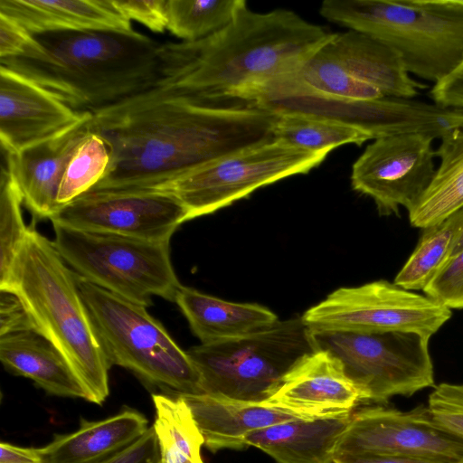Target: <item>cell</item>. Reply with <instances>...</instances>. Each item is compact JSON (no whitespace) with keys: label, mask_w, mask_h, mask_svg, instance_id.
<instances>
[{"label":"cell","mask_w":463,"mask_h":463,"mask_svg":"<svg viewBox=\"0 0 463 463\" xmlns=\"http://www.w3.org/2000/svg\"><path fill=\"white\" fill-rule=\"evenodd\" d=\"M275 114L273 138L306 151L329 154L340 146L362 145L373 139L367 132L337 120L297 113Z\"/></svg>","instance_id":"cell-28"},{"label":"cell","mask_w":463,"mask_h":463,"mask_svg":"<svg viewBox=\"0 0 463 463\" xmlns=\"http://www.w3.org/2000/svg\"><path fill=\"white\" fill-rule=\"evenodd\" d=\"M326 45L352 76L383 96L413 99L428 87L410 76L398 52L373 36L348 30L333 33Z\"/></svg>","instance_id":"cell-20"},{"label":"cell","mask_w":463,"mask_h":463,"mask_svg":"<svg viewBox=\"0 0 463 463\" xmlns=\"http://www.w3.org/2000/svg\"><path fill=\"white\" fill-rule=\"evenodd\" d=\"M156 420L153 425L161 463H203V438L193 413L180 394L152 395Z\"/></svg>","instance_id":"cell-26"},{"label":"cell","mask_w":463,"mask_h":463,"mask_svg":"<svg viewBox=\"0 0 463 463\" xmlns=\"http://www.w3.org/2000/svg\"><path fill=\"white\" fill-rule=\"evenodd\" d=\"M0 290L14 293L34 329L63 355L87 401L102 404L111 366L80 295L76 273L53 241L30 226Z\"/></svg>","instance_id":"cell-4"},{"label":"cell","mask_w":463,"mask_h":463,"mask_svg":"<svg viewBox=\"0 0 463 463\" xmlns=\"http://www.w3.org/2000/svg\"><path fill=\"white\" fill-rule=\"evenodd\" d=\"M167 0H113L116 8L129 21H137L155 33L166 30Z\"/></svg>","instance_id":"cell-34"},{"label":"cell","mask_w":463,"mask_h":463,"mask_svg":"<svg viewBox=\"0 0 463 463\" xmlns=\"http://www.w3.org/2000/svg\"><path fill=\"white\" fill-rule=\"evenodd\" d=\"M91 463H161L157 439L153 427L125 448Z\"/></svg>","instance_id":"cell-35"},{"label":"cell","mask_w":463,"mask_h":463,"mask_svg":"<svg viewBox=\"0 0 463 463\" xmlns=\"http://www.w3.org/2000/svg\"><path fill=\"white\" fill-rule=\"evenodd\" d=\"M334 463H444L435 460L401 456V455H360L336 456Z\"/></svg>","instance_id":"cell-40"},{"label":"cell","mask_w":463,"mask_h":463,"mask_svg":"<svg viewBox=\"0 0 463 463\" xmlns=\"http://www.w3.org/2000/svg\"><path fill=\"white\" fill-rule=\"evenodd\" d=\"M433 140L422 134L374 139L353 164V189L371 197L380 215H399L401 207L410 212L436 171Z\"/></svg>","instance_id":"cell-14"},{"label":"cell","mask_w":463,"mask_h":463,"mask_svg":"<svg viewBox=\"0 0 463 463\" xmlns=\"http://www.w3.org/2000/svg\"><path fill=\"white\" fill-rule=\"evenodd\" d=\"M91 120L92 112L85 111L80 120L54 136L6 154L7 168L35 219H50L60 209V184L74 151L90 132Z\"/></svg>","instance_id":"cell-17"},{"label":"cell","mask_w":463,"mask_h":463,"mask_svg":"<svg viewBox=\"0 0 463 463\" xmlns=\"http://www.w3.org/2000/svg\"><path fill=\"white\" fill-rule=\"evenodd\" d=\"M80 295L110 364L174 394H201L194 362L146 307L76 274Z\"/></svg>","instance_id":"cell-6"},{"label":"cell","mask_w":463,"mask_h":463,"mask_svg":"<svg viewBox=\"0 0 463 463\" xmlns=\"http://www.w3.org/2000/svg\"><path fill=\"white\" fill-rule=\"evenodd\" d=\"M435 154L439 165L422 196L408 212L413 227L437 224L463 207V129L444 136Z\"/></svg>","instance_id":"cell-25"},{"label":"cell","mask_w":463,"mask_h":463,"mask_svg":"<svg viewBox=\"0 0 463 463\" xmlns=\"http://www.w3.org/2000/svg\"><path fill=\"white\" fill-rule=\"evenodd\" d=\"M110 152L105 140L90 132L71 157L57 194L60 208L93 189L106 175Z\"/></svg>","instance_id":"cell-30"},{"label":"cell","mask_w":463,"mask_h":463,"mask_svg":"<svg viewBox=\"0 0 463 463\" xmlns=\"http://www.w3.org/2000/svg\"><path fill=\"white\" fill-rule=\"evenodd\" d=\"M244 0H167L166 30L182 42H196L230 24Z\"/></svg>","instance_id":"cell-29"},{"label":"cell","mask_w":463,"mask_h":463,"mask_svg":"<svg viewBox=\"0 0 463 463\" xmlns=\"http://www.w3.org/2000/svg\"><path fill=\"white\" fill-rule=\"evenodd\" d=\"M189 406L211 451L244 449L252 430L296 419H305L264 402H246L220 395L180 394Z\"/></svg>","instance_id":"cell-18"},{"label":"cell","mask_w":463,"mask_h":463,"mask_svg":"<svg viewBox=\"0 0 463 463\" xmlns=\"http://www.w3.org/2000/svg\"><path fill=\"white\" fill-rule=\"evenodd\" d=\"M77 111L25 77L0 66V141L15 154L81 118Z\"/></svg>","instance_id":"cell-16"},{"label":"cell","mask_w":463,"mask_h":463,"mask_svg":"<svg viewBox=\"0 0 463 463\" xmlns=\"http://www.w3.org/2000/svg\"><path fill=\"white\" fill-rule=\"evenodd\" d=\"M34 42L33 33L0 13V59L23 55Z\"/></svg>","instance_id":"cell-36"},{"label":"cell","mask_w":463,"mask_h":463,"mask_svg":"<svg viewBox=\"0 0 463 463\" xmlns=\"http://www.w3.org/2000/svg\"><path fill=\"white\" fill-rule=\"evenodd\" d=\"M23 55L4 66L50 91L77 111L95 112L155 88L161 43L138 33L109 30L33 33Z\"/></svg>","instance_id":"cell-3"},{"label":"cell","mask_w":463,"mask_h":463,"mask_svg":"<svg viewBox=\"0 0 463 463\" xmlns=\"http://www.w3.org/2000/svg\"><path fill=\"white\" fill-rule=\"evenodd\" d=\"M353 412L296 419L250 431L246 447H255L276 463H334L336 447Z\"/></svg>","instance_id":"cell-19"},{"label":"cell","mask_w":463,"mask_h":463,"mask_svg":"<svg viewBox=\"0 0 463 463\" xmlns=\"http://www.w3.org/2000/svg\"><path fill=\"white\" fill-rule=\"evenodd\" d=\"M310 330V329H309ZM317 349L335 356L357 387L361 402H386L433 387L430 338L415 332L312 331Z\"/></svg>","instance_id":"cell-10"},{"label":"cell","mask_w":463,"mask_h":463,"mask_svg":"<svg viewBox=\"0 0 463 463\" xmlns=\"http://www.w3.org/2000/svg\"><path fill=\"white\" fill-rule=\"evenodd\" d=\"M463 286V251L449 257L424 288L425 295L451 309Z\"/></svg>","instance_id":"cell-33"},{"label":"cell","mask_w":463,"mask_h":463,"mask_svg":"<svg viewBox=\"0 0 463 463\" xmlns=\"http://www.w3.org/2000/svg\"><path fill=\"white\" fill-rule=\"evenodd\" d=\"M463 227V207L442 222L423 229L421 237L394 284L407 290H423L449 258Z\"/></svg>","instance_id":"cell-27"},{"label":"cell","mask_w":463,"mask_h":463,"mask_svg":"<svg viewBox=\"0 0 463 463\" xmlns=\"http://www.w3.org/2000/svg\"><path fill=\"white\" fill-rule=\"evenodd\" d=\"M147 430L146 419L128 409L100 420H81L77 430L55 435L40 450L46 463H91L125 448Z\"/></svg>","instance_id":"cell-24"},{"label":"cell","mask_w":463,"mask_h":463,"mask_svg":"<svg viewBox=\"0 0 463 463\" xmlns=\"http://www.w3.org/2000/svg\"><path fill=\"white\" fill-rule=\"evenodd\" d=\"M319 14L384 43L434 84L463 61V0H326Z\"/></svg>","instance_id":"cell-5"},{"label":"cell","mask_w":463,"mask_h":463,"mask_svg":"<svg viewBox=\"0 0 463 463\" xmlns=\"http://www.w3.org/2000/svg\"><path fill=\"white\" fill-rule=\"evenodd\" d=\"M326 153H313L273 138L183 174L149 189L175 196L189 220L213 213L254 191L318 166Z\"/></svg>","instance_id":"cell-9"},{"label":"cell","mask_w":463,"mask_h":463,"mask_svg":"<svg viewBox=\"0 0 463 463\" xmlns=\"http://www.w3.org/2000/svg\"><path fill=\"white\" fill-rule=\"evenodd\" d=\"M264 402L305 419L353 412L361 395L342 363L317 349L299 359Z\"/></svg>","instance_id":"cell-15"},{"label":"cell","mask_w":463,"mask_h":463,"mask_svg":"<svg viewBox=\"0 0 463 463\" xmlns=\"http://www.w3.org/2000/svg\"><path fill=\"white\" fill-rule=\"evenodd\" d=\"M274 112L209 103L158 87L92 112L110 164L91 190L149 189L242 148L273 139Z\"/></svg>","instance_id":"cell-1"},{"label":"cell","mask_w":463,"mask_h":463,"mask_svg":"<svg viewBox=\"0 0 463 463\" xmlns=\"http://www.w3.org/2000/svg\"><path fill=\"white\" fill-rule=\"evenodd\" d=\"M332 34L294 11L260 13L246 5L211 36L161 43L156 87L203 102L254 106L269 84L298 68Z\"/></svg>","instance_id":"cell-2"},{"label":"cell","mask_w":463,"mask_h":463,"mask_svg":"<svg viewBox=\"0 0 463 463\" xmlns=\"http://www.w3.org/2000/svg\"><path fill=\"white\" fill-rule=\"evenodd\" d=\"M52 224L169 242L189 216L172 194L154 189L90 190L61 206Z\"/></svg>","instance_id":"cell-12"},{"label":"cell","mask_w":463,"mask_h":463,"mask_svg":"<svg viewBox=\"0 0 463 463\" xmlns=\"http://www.w3.org/2000/svg\"><path fill=\"white\" fill-rule=\"evenodd\" d=\"M427 407L441 427L463 439V384L434 386Z\"/></svg>","instance_id":"cell-32"},{"label":"cell","mask_w":463,"mask_h":463,"mask_svg":"<svg viewBox=\"0 0 463 463\" xmlns=\"http://www.w3.org/2000/svg\"><path fill=\"white\" fill-rule=\"evenodd\" d=\"M312 331H407L429 338L451 317L438 301L386 280L340 288L302 316Z\"/></svg>","instance_id":"cell-11"},{"label":"cell","mask_w":463,"mask_h":463,"mask_svg":"<svg viewBox=\"0 0 463 463\" xmlns=\"http://www.w3.org/2000/svg\"><path fill=\"white\" fill-rule=\"evenodd\" d=\"M430 96L439 106L463 110V61L433 85Z\"/></svg>","instance_id":"cell-38"},{"label":"cell","mask_w":463,"mask_h":463,"mask_svg":"<svg viewBox=\"0 0 463 463\" xmlns=\"http://www.w3.org/2000/svg\"><path fill=\"white\" fill-rule=\"evenodd\" d=\"M0 360L6 370L33 380L50 394L87 400L63 355L34 329L1 335Z\"/></svg>","instance_id":"cell-22"},{"label":"cell","mask_w":463,"mask_h":463,"mask_svg":"<svg viewBox=\"0 0 463 463\" xmlns=\"http://www.w3.org/2000/svg\"><path fill=\"white\" fill-rule=\"evenodd\" d=\"M21 191L7 167L0 178V283L8 276L29 227L24 222Z\"/></svg>","instance_id":"cell-31"},{"label":"cell","mask_w":463,"mask_h":463,"mask_svg":"<svg viewBox=\"0 0 463 463\" xmlns=\"http://www.w3.org/2000/svg\"><path fill=\"white\" fill-rule=\"evenodd\" d=\"M317 350L301 317L252 333L191 347L203 393L265 402L303 356Z\"/></svg>","instance_id":"cell-7"},{"label":"cell","mask_w":463,"mask_h":463,"mask_svg":"<svg viewBox=\"0 0 463 463\" xmlns=\"http://www.w3.org/2000/svg\"><path fill=\"white\" fill-rule=\"evenodd\" d=\"M462 251H463V227L459 231V232L455 240V242H454V245H453V248H452L449 257H452V256H454L458 253H460Z\"/></svg>","instance_id":"cell-41"},{"label":"cell","mask_w":463,"mask_h":463,"mask_svg":"<svg viewBox=\"0 0 463 463\" xmlns=\"http://www.w3.org/2000/svg\"><path fill=\"white\" fill-rule=\"evenodd\" d=\"M451 308L463 309V286L455 299L454 303L451 306Z\"/></svg>","instance_id":"cell-42"},{"label":"cell","mask_w":463,"mask_h":463,"mask_svg":"<svg viewBox=\"0 0 463 463\" xmlns=\"http://www.w3.org/2000/svg\"><path fill=\"white\" fill-rule=\"evenodd\" d=\"M0 463H46L40 449L0 443Z\"/></svg>","instance_id":"cell-39"},{"label":"cell","mask_w":463,"mask_h":463,"mask_svg":"<svg viewBox=\"0 0 463 463\" xmlns=\"http://www.w3.org/2000/svg\"><path fill=\"white\" fill-rule=\"evenodd\" d=\"M174 302L202 344L239 337L279 320L275 313L263 306L230 302L183 285Z\"/></svg>","instance_id":"cell-23"},{"label":"cell","mask_w":463,"mask_h":463,"mask_svg":"<svg viewBox=\"0 0 463 463\" xmlns=\"http://www.w3.org/2000/svg\"><path fill=\"white\" fill-rule=\"evenodd\" d=\"M381 454L463 463V439L441 427L422 405L409 411L375 406L353 413L335 457Z\"/></svg>","instance_id":"cell-13"},{"label":"cell","mask_w":463,"mask_h":463,"mask_svg":"<svg viewBox=\"0 0 463 463\" xmlns=\"http://www.w3.org/2000/svg\"><path fill=\"white\" fill-rule=\"evenodd\" d=\"M0 13L31 33L55 31L132 32L131 22L113 0H0Z\"/></svg>","instance_id":"cell-21"},{"label":"cell","mask_w":463,"mask_h":463,"mask_svg":"<svg viewBox=\"0 0 463 463\" xmlns=\"http://www.w3.org/2000/svg\"><path fill=\"white\" fill-rule=\"evenodd\" d=\"M52 225L60 255L89 282L146 307L153 297L175 301L182 285L169 242Z\"/></svg>","instance_id":"cell-8"},{"label":"cell","mask_w":463,"mask_h":463,"mask_svg":"<svg viewBox=\"0 0 463 463\" xmlns=\"http://www.w3.org/2000/svg\"><path fill=\"white\" fill-rule=\"evenodd\" d=\"M0 291V336L34 329L33 322L18 297L10 291Z\"/></svg>","instance_id":"cell-37"}]
</instances>
